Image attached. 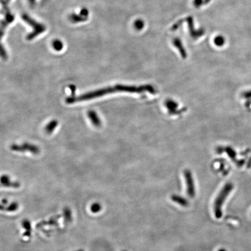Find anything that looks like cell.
<instances>
[{
    "mask_svg": "<svg viewBox=\"0 0 251 251\" xmlns=\"http://www.w3.org/2000/svg\"><path fill=\"white\" fill-rule=\"evenodd\" d=\"M186 22L188 24V30L190 34V36L194 39H198V38L201 37L204 33L205 31L203 29L196 30L194 28V19L192 17H188L186 18Z\"/></svg>",
    "mask_w": 251,
    "mask_h": 251,
    "instance_id": "cell-4",
    "label": "cell"
},
{
    "mask_svg": "<svg viewBox=\"0 0 251 251\" xmlns=\"http://www.w3.org/2000/svg\"><path fill=\"white\" fill-rule=\"evenodd\" d=\"M218 251H226L224 249H219Z\"/></svg>",
    "mask_w": 251,
    "mask_h": 251,
    "instance_id": "cell-21",
    "label": "cell"
},
{
    "mask_svg": "<svg viewBox=\"0 0 251 251\" xmlns=\"http://www.w3.org/2000/svg\"><path fill=\"white\" fill-rule=\"evenodd\" d=\"M1 183L5 187H19V184L17 183H12L10 181V179L7 176H2L1 177Z\"/></svg>",
    "mask_w": 251,
    "mask_h": 251,
    "instance_id": "cell-8",
    "label": "cell"
},
{
    "mask_svg": "<svg viewBox=\"0 0 251 251\" xmlns=\"http://www.w3.org/2000/svg\"><path fill=\"white\" fill-rule=\"evenodd\" d=\"M172 198L173 201L179 204L180 205L186 206L188 205V202L182 197H180L179 196H173Z\"/></svg>",
    "mask_w": 251,
    "mask_h": 251,
    "instance_id": "cell-10",
    "label": "cell"
},
{
    "mask_svg": "<svg viewBox=\"0 0 251 251\" xmlns=\"http://www.w3.org/2000/svg\"><path fill=\"white\" fill-rule=\"evenodd\" d=\"M166 106L167 108V109H169V111L170 112H173L175 111V109H176L177 105L175 102H173V101H168L166 103Z\"/></svg>",
    "mask_w": 251,
    "mask_h": 251,
    "instance_id": "cell-12",
    "label": "cell"
},
{
    "mask_svg": "<svg viewBox=\"0 0 251 251\" xmlns=\"http://www.w3.org/2000/svg\"><path fill=\"white\" fill-rule=\"evenodd\" d=\"M17 207V204H12V205L10 206V207H9L8 208V210L9 211L14 210H16Z\"/></svg>",
    "mask_w": 251,
    "mask_h": 251,
    "instance_id": "cell-18",
    "label": "cell"
},
{
    "mask_svg": "<svg viewBox=\"0 0 251 251\" xmlns=\"http://www.w3.org/2000/svg\"><path fill=\"white\" fill-rule=\"evenodd\" d=\"M184 174L187 183V193L189 197L193 198L195 196V187L192 174L188 170H185Z\"/></svg>",
    "mask_w": 251,
    "mask_h": 251,
    "instance_id": "cell-5",
    "label": "cell"
},
{
    "mask_svg": "<svg viewBox=\"0 0 251 251\" xmlns=\"http://www.w3.org/2000/svg\"><path fill=\"white\" fill-rule=\"evenodd\" d=\"M70 88H71V93H72V96H74L75 94V92L76 90V87L75 86H70Z\"/></svg>",
    "mask_w": 251,
    "mask_h": 251,
    "instance_id": "cell-19",
    "label": "cell"
},
{
    "mask_svg": "<svg viewBox=\"0 0 251 251\" xmlns=\"http://www.w3.org/2000/svg\"><path fill=\"white\" fill-rule=\"evenodd\" d=\"M233 188V185L232 184L227 183L224 186V187L222 188L220 192L218 194V197L214 202V210L216 218L219 219L222 217V206Z\"/></svg>",
    "mask_w": 251,
    "mask_h": 251,
    "instance_id": "cell-2",
    "label": "cell"
},
{
    "mask_svg": "<svg viewBox=\"0 0 251 251\" xmlns=\"http://www.w3.org/2000/svg\"><path fill=\"white\" fill-rule=\"evenodd\" d=\"M54 48L55 49L59 50L60 49L62 48V43L61 42H59V41H57V42H54Z\"/></svg>",
    "mask_w": 251,
    "mask_h": 251,
    "instance_id": "cell-17",
    "label": "cell"
},
{
    "mask_svg": "<svg viewBox=\"0 0 251 251\" xmlns=\"http://www.w3.org/2000/svg\"><path fill=\"white\" fill-rule=\"evenodd\" d=\"M183 21H184L183 20L180 19V20H179L178 22H177L175 24H174L172 26L171 30H173V31H175V30H176L177 29L180 27V26L182 25Z\"/></svg>",
    "mask_w": 251,
    "mask_h": 251,
    "instance_id": "cell-14",
    "label": "cell"
},
{
    "mask_svg": "<svg viewBox=\"0 0 251 251\" xmlns=\"http://www.w3.org/2000/svg\"><path fill=\"white\" fill-rule=\"evenodd\" d=\"M144 26V22L140 19L137 20L134 23V26L136 29L141 30L143 28Z\"/></svg>",
    "mask_w": 251,
    "mask_h": 251,
    "instance_id": "cell-13",
    "label": "cell"
},
{
    "mask_svg": "<svg viewBox=\"0 0 251 251\" xmlns=\"http://www.w3.org/2000/svg\"><path fill=\"white\" fill-rule=\"evenodd\" d=\"M204 0H194V5L195 7L198 8L201 7V5L204 4Z\"/></svg>",
    "mask_w": 251,
    "mask_h": 251,
    "instance_id": "cell-15",
    "label": "cell"
},
{
    "mask_svg": "<svg viewBox=\"0 0 251 251\" xmlns=\"http://www.w3.org/2000/svg\"><path fill=\"white\" fill-rule=\"evenodd\" d=\"M11 150L13 151L19 152H29L33 154H38L40 151V148L37 146L27 142L22 144L21 145L13 144L11 146Z\"/></svg>",
    "mask_w": 251,
    "mask_h": 251,
    "instance_id": "cell-3",
    "label": "cell"
},
{
    "mask_svg": "<svg viewBox=\"0 0 251 251\" xmlns=\"http://www.w3.org/2000/svg\"><path fill=\"white\" fill-rule=\"evenodd\" d=\"M100 206L99 204H94L91 207V210L93 212H97L100 210Z\"/></svg>",
    "mask_w": 251,
    "mask_h": 251,
    "instance_id": "cell-16",
    "label": "cell"
},
{
    "mask_svg": "<svg viewBox=\"0 0 251 251\" xmlns=\"http://www.w3.org/2000/svg\"><path fill=\"white\" fill-rule=\"evenodd\" d=\"M153 93L155 91L154 88L150 85H145L141 86H128L123 84H116L113 86H109L105 88H101L91 92H87L80 95L79 96H68L65 101L67 104H71L78 102L90 100L100 96H104L109 94H112L114 92H126L131 93H141L146 92Z\"/></svg>",
    "mask_w": 251,
    "mask_h": 251,
    "instance_id": "cell-1",
    "label": "cell"
},
{
    "mask_svg": "<svg viewBox=\"0 0 251 251\" xmlns=\"http://www.w3.org/2000/svg\"><path fill=\"white\" fill-rule=\"evenodd\" d=\"M88 117L90 119V121L92 123V125L96 127H100L101 125V121L100 118L97 115V113L94 111H89L87 112Z\"/></svg>",
    "mask_w": 251,
    "mask_h": 251,
    "instance_id": "cell-7",
    "label": "cell"
},
{
    "mask_svg": "<svg viewBox=\"0 0 251 251\" xmlns=\"http://www.w3.org/2000/svg\"><path fill=\"white\" fill-rule=\"evenodd\" d=\"M173 43L175 47L178 49L181 57L183 58H186L187 57V51L185 50L182 42L180 38L178 37L175 38L173 40Z\"/></svg>",
    "mask_w": 251,
    "mask_h": 251,
    "instance_id": "cell-6",
    "label": "cell"
},
{
    "mask_svg": "<svg viewBox=\"0 0 251 251\" xmlns=\"http://www.w3.org/2000/svg\"><path fill=\"white\" fill-rule=\"evenodd\" d=\"M210 1V0H204V4H207L209 3Z\"/></svg>",
    "mask_w": 251,
    "mask_h": 251,
    "instance_id": "cell-20",
    "label": "cell"
},
{
    "mask_svg": "<svg viewBox=\"0 0 251 251\" xmlns=\"http://www.w3.org/2000/svg\"><path fill=\"white\" fill-rule=\"evenodd\" d=\"M214 44L219 47H221L223 46L225 43V39L222 36H219L216 37L214 40Z\"/></svg>",
    "mask_w": 251,
    "mask_h": 251,
    "instance_id": "cell-11",
    "label": "cell"
},
{
    "mask_svg": "<svg viewBox=\"0 0 251 251\" xmlns=\"http://www.w3.org/2000/svg\"><path fill=\"white\" fill-rule=\"evenodd\" d=\"M58 125V121L57 120H53L51 121L45 127V131L47 134H51L54 131L55 128L57 127Z\"/></svg>",
    "mask_w": 251,
    "mask_h": 251,
    "instance_id": "cell-9",
    "label": "cell"
}]
</instances>
